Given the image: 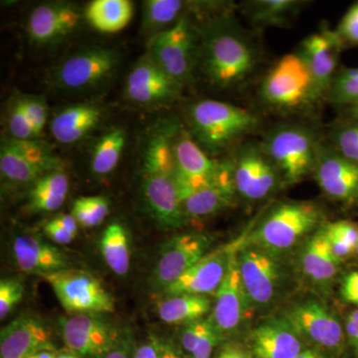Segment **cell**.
Returning <instances> with one entry per match:
<instances>
[{
	"label": "cell",
	"mask_w": 358,
	"mask_h": 358,
	"mask_svg": "<svg viewBox=\"0 0 358 358\" xmlns=\"http://www.w3.org/2000/svg\"><path fill=\"white\" fill-rule=\"evenodd\" d=\"M203 28L199 52L209 81L219 88L246 81L256 69L259 52L232 13L212 18Z\"/></svg>",
	"instance_id": "6da1fadb"
},
{
	"label": "cell",
	"mask_w": 358,
	"mask_h": 358,
	"mask_svg": "<svg viewBox=\"0 0 358 358\" xmlns=\"http://www.w3.org/2000/svg\"><path fill=\"white\" fill-rule=\"evenodd\" d=\"M176 127L157 134L148 143L143 157V192L148 210L167 229L187 223L176 180L173 136Z\"/></svg>",
	"instance_id": "7a4b0ae2"
},
{
	"label": "cell",
	"mask_w": 358,
	"mask_h": 358,
	"mask_svg": "<svg viewBox=\"0 0 358 358\" xmlns=\"http://www.w3.org/2000/svg\"><path fill=\"white\" fill-rule=\"evenodd\" d=\"M324 213L317 202L282 201L275 204L252 226L247 242L282 254L305 242L324 224Z\"/></svg>",
	"instance_id": "3957f363"
},
{
	"label": "cell",
	"mask_w": 358,
	"mask_h": 358,
	"mask_svg": "<svg viewBox=\"0 0 358 358\" xmlns=\"http://www.w3.org/2000/svg\"><path fill=\"white\" fill-rule=\"evenodd\" d=\"M247 234L236 252L238 268L255 312H268L286 294L288 267L281 254L249 243Z\"/></svg>",
	"instance_id": "277c9868"
},
{
	"label": "cell",
	"mask_w": 358,
	"mask_h": 358,
	"mask_svg": "<svg viewBox=\"0 0 358 358\" xmlns=\"http://www.w3.org/2000/svg\"><path fill=\"white\" fill-rule=\"evenodd\" d=\"M320 143L307 126L282 124L271 129L260 143L277 167L284 186H291L313 173Z\"/></svg>",
	"instance_id": "5b68a950"
},
{
	"label": "cell",
	"mask_w": 358,
	"mask_h": 358,
	"mask_svg": "<svg viewBox=\"0 0 358 358\" xmlns=\"http://www.w3.org/2000/svg\"><path fill=\"white\" fill-rule=\"evenodd\" d=\"M192 136L200 147L219 152L258 127L259 119L250 110L219 102L203 100L190 108Z\"/></svg>",
	"instance_id": "8992f818"
},
{
	"label": "cell",
	"mask_w": 358,
	"mask_h": 358,
	"mask_svg": "<svg viewBox=\"0 0 358 358\" xmlns=\"http://www.w3.org/2000/svg\"><path fill=\"white\" fill-rule=\"evenodd\" d=\"M308 348L343 358L348 346L343 322L324 301L313 296L289 303L282 313Z\"/></svg>",
	"instance_id": "52a82bcc"
},
{
	"label": "cell",
	"mask_w": 358,
	"mask_h": 358,
	"mask_svg": "<svg viewBox=\"0 0 358 358\" xmlns=\"http://www.w3.org/2000/svg\"><path fill=\"white\" fill-rule=\"evenodd\" d=\"M260 94L267 105L284 110L301 109L319 100L312 75L296 52L286 54L273 66Z\"/></svg>",
	"instance_id": "ba28073f"
},
{
	"label": "cell",
	"mask_w": 358,
	"mask_h": 358,
	"mask_svg": "<svg viewBox=\"0 0 358 358\" xmlns=\"http://www.w3.org/2000/svg\"><path fill=\"white\" fill-rule=\"evenodd\" d=\"M42 278L50 285L59 303L71 315L115 312L112 294L91 273L69 268L42 275Z\"/></svg>",
	"instance_id": "9c48e42d"
},
{
	"label": "cell",
	"mask_w": 358,
	"mask_h": 358,
	"mask_svg": "<svg viewBox=\"0 0 358 358\" xmlns=\"http://www.w3.org/2000/svg\"><path fill=\"white\" fill-rule=\"evenodd\" d=\"M199 33L189 15L173 27L152 36L148 52L176 83L182 86L192 78L199 46Z\"/></svg>",
	"instance_id": "30bf717a"
},
{
	"label": "cell",
	"mask_w": 358,
	"mask_h": 358,
	"mask_svg": "<svg viewBox=\"0 0 358 358\" xmlns=\"http://www.w3.org/2000/svg\"><path fill=\"white\" fill-rule=\"evenodd\" d=\"M236 252L231 257L229 268L216 292L210 315L223 341L236 339L245 331L248 333L249 324L255 312L240 275Z\"/></svg>",
	"instance_id": "8fae6325"
},
{
	"label": "cell",
	"mask_w": 358,
	"mask_h": 358,
	"mask_svg": "<svg viewBox=\"0 0 358 358\" xmlns=\"http://www.w3.org/2000/svg\"><path fill=\"white\" fill-rule=\"evenodd\" d=\"M232 164L237 195L247 201H262L284 187L277 167L261 143H244Z\"/></svg>",
	"instance_id": "7c38bea8"
},
{
	"label": "cell",
	"mask_w": 358,
	"mask_h": 358,
	"mask_svg": "<svg viewBox=\"0 0 358 358\" xmlns=\"http://www.w3.org/2000/svg\"><path fill=\"white\" fill-rule=\"evenodd\" d=\"M62 169L60 159L41 141L34 140L2 141L0 171L2 176L17 185H33L52 171Z\"/></svg>",
	"instance_id": "4fadbf2b"
},
{
	"label": "cell",
	"mask_w": 358,
	"mask_h": 358,
	"mask_svg": "<svg viewBox=\"0 0 358 358\" xmlns=\"http://www.w3.org/2000/svg\"><path fill=\"white\" fill-rule=\"evenodd\" d=\"M173 152L176 185L182 202L213 182L228 164L211 159L189 131L178 127L174 131Z\"/></svg>",
	"instance_id": "5bb4252c"
},
{
	"label": "cell",
	"mask_w": 358,
	"mask_h": 358,
	"mask_svg": "<svg viewBox=\"0 0 358 358\" xmlns=\"http://www.w3.org/2000/svg\"><path fill=\"white\" fill-rule=\"evenodd\" d=\"M61 336L68 350L82 358H102L122 336L110 322L93 313H79L60 320Z\"/></svg>",
	"instance_id": "9a60e30c"
},
{
	"label": "cell",
	"mask_w": 358,
	"mask_h": 358,
	"mask_svg": "<svg viewBox=\"0 0 358 358\" xmlns=\"http://www.w3.org/2000/svg\"><path fill=\"white\" fill-rule=\"evenodd\" d=\"M212 242L211 235L200 232L183 233L169 240L160 251L152 273V287L164 291L209 253Z\"/></svg>",
	"instance_id": "2e32d148"
},
{
	"label": "cell",
	"mask_w": 358,
	"mask_h": 358,
	"mask_svg": "<svg viewBox=\"0 0 358 358\" xmlns=\"http://www.w3.org/2000/svg\"><path fill=\"white\" fill-rule=\"evenodd\" d=\"M119 64L117 52L103 47H93L77 52L66 59L56 70L54 78L61 88H92L112 77Z\"/></svg>",
	"instance_id": "e0dca14e"
},
{
	"label": "cell",
	"mask_w": 358,
	"mask_h": 358,
	"mask_svg": "<svg viewBox=\"0 0 358 358\" xmlns=\"http://www.w3.org/2000/svg\"><path fill=\"white\" fill-rule=\"evenodd\" d=\"M345 48L336 30L324 23L317 32L308 35L299 45L301 56L312 75L317 98L326 96L338 71V61Z\"/></svg>",
	"instance_id": "ac0fdd59"
},
{
	"label": "cell",
	"mask_w": 358,
	"mask_h": 358,
	"mask_svg": "<svg viewBox=\"0 0 358 358\" xmlns=\"http://www.w3.org/2000/svg\"><path fill=\"white\" fill-rule=\"evenodd\" d=\"M245 235L232 243L207 253L176 281L160 292L164 298L185 294L204 296L216 294L229 268L231 257L243 242Z\"/></svg>",
	"instance_id": "d6986e66"
},
{
	"label": "cell",
	"mask_w": 358,
	"mask_h": 358,
	"mask_svg": "<svg viewBox=\"0 0 358 358\" xmlns=\"http://www.w3.org/2000/svg\"><path fill=\"white\" fill-rule=\"evenodd\" d=\"M313 174L329 199L358 205V164L339 154L331 143H320Z\"/></svg>",
	"instance_id": "ffe728a7"
},
{
	"label": "cell",
	"mask_w": 358,
	"mask_h": 358,
	"mask_svg": "<svg viewBox=\"0 0 358 358\" xmlns=\"http://www.w3.org/2000/svg\"><path fill=\"white\" fill-rule=\"evenodd\" d=\"M244 341L254 358H296L308 348L282 315L250 329Z\"/></svg>",
	"instance_id": "44dd1931"
},
{
	"label": "cell",
	"mask_w": 358,
	"mask_h": 358,
	"mask_svg": "<svg viewBox=\"0 0 358 358\" xmlns=\"http://www.w3.org/2000/svg\"><path fill=\"white\" fill-rule=\"evenodd\" d=\"M180 87L148 53L129 73L126 94L131 102L159 105L176 98Z\"/></svg>",
	"instance_id": "7402d4cb"
},
{
	"label": "cell",
	"mask_w": 358,
	"mask_h": 358,
	"mask_svg": "<svg viewBox=\"0 0 358 358\" xmlns=\"http://www.w3.org/2000/svg\"><path fill=\"white\" fill-rule=\"evenodd\" d=\"M43 350H55L50 331L36 315L24 313L0 333V358H26Z\"/></svg>",
	"instance_id": "603a6c76"
},
{
	"label": "cell",
	"mask_w": 358,
	"mask_h": 358,
	"mask_svg": "<svg viewBox=\"0 0 358 358\" xmlns=\"http://www.w3.org/2000/svg\"><path fill=\"white\" fill-rule=\"evenodd\" d=\"M80 13L65 2H50L35 7L28 20V34L37 44H49L70 35L78 27Z\"/></svg>",
	"instance_id": "cb8c5ba5"
},
{
	"label": "cell",
	"mask_w": 358,
	"mask_h": 358,
	"mask_svg": "<svg viewBox=\"0 0 358 358\" xmlns=\"http://www.w3.org/2000/svg\"><path fill=\"white\" fill-rule=\"evenodd\" d=\"M299 268L308 284L327 291L338 275L341 261L334 255L322 227L303 242Z\"/></svg>",
	"instance_id": "d4e9b609"
},
{
	"label": "cell",
	"mask_w": 358,
	"mask_h": 358,
	"mask_svg": "<svg viewBox=\"0 0 358 358\" xmlns=\"http://www.w3.org/2000/svg\"><path fill=\"white\" fill-rule=\"evenodd\" d=\"M16 265L28 274L44 275L69 268V259L54 245L36 235L23 234L14 239Z\"/></svg>",
	"instance_id": "484cf974"
},
{
	"label": "cell",
	"mask_w": 358,
	"mask_h": 358,
	"mask_svg": "<svg viewBox=\"0 0 358 358\" xmlns=\"http://www.w3.org/2000/svg\"><path fill=\"white\" fill-rule=\"evenodd\" d=\"M236 196L233 164L228 162L213 182L183 200V210L187 220L210 217L234 203Z\"/></svg>",
	"instance_id": "4316f807"
},
{
	"label": "cell",
	"mask_w": 358,
	"mask_h": 358,
	"mask_svg": "<svg viewBox=\"0 0 358 358\" xmlns=\"http://www.w3.org/2000/svg\"><path fill=\"white\" fill-rule=\"evenodd\" d=\"M221 2L181 1V0H148L143 2V28L157 35L173 27L190 13H218Z\"/></svg>",
	"instance_id": "83f0119b"
},
{
	"label": "cell",
	"mask_w": 358,
	"mask_h": 358,
	"mask_svg": "<svg viewBox=\"0 0 358 358\" xmlns=\"http://www.w3.org/2000/svg\"><path fill=\"white\" fill-rule=\"evenodd\" d=\"M100 108L93 103H78L58 113L51 122V134L58 143L71 145L81 141L98 126Z\"/></svg>",
	"instance_id": "f1b7e54d"
},
{
	"label": "cell",
	"mask_w": 358,
	"mask_h": 358,
	"mask_svg": "<svg viewBox=\"0 0 358 358\" xmlns=\"http://www.w3.org/2000/svg\"><path fill=\"white\" fill-rule=\"evenodd\" d=\"M301 0H250L241 4L242 13L257 27H282L307 6Z\"/></svg>",
	"instance_id": "f546056e"
},
{
	"label": "cell",
	"mask_w": 358,
	"mask_h": 358,
	"mask_svg": "<svg viewBox=\"0 0 358 358\" xmlns=\"http://www.w3.org/2000/svg\"><path fill=\"white\" fill-rule=\"evenodd\" d=\"M210 298L204 294L166 296L157 303V315L169 324H185L204 319L211 312Z\"/></svg>",
	"instance_id": "4dcf8cb0"
},
{
	"label": "cell",
	"mask_w": 358,
	"mask_h": 358,
	"mask_svg": "<svg viewBox=\"0 0 358 358\" xmlns=\"http://www.w3.org/2000/svg\"><path fill=\"white\" fill-rule=\"evenodd\" d=\"M223 343L210 317L185 324L179 334V346L188 358H213Z\"/></svg>",
	"instance_id": "1f68e13d"
},
{
	"label": "cell",
	"mask_w": 358,
	"mask_h": 358,
	"mask_svg": "<svg viewBox=\"0 0 358 358\" xmlns=\"http://www.w3.org/2000/svg\"><path fill=\"white\" fill-rule=\"evenodd\" d=\"M69 192V179L62 169L52 171L33 183L28 193V208L34 212L58 210Z\"/></svg>",
	"instance_id": "d6a6232c"
},
{
	"label": "cell",
	"mask_w": 358,
	"mask_h": 358,
	"mask_svg": "<svg viewBox=\"0 0 358 358\" xmlns=\"http://www.w3.org/2000/svg\"><path fill=\"white\" fill-rule=\"evenodd\" d=\"M134 15V6L128 0H95L87 7L86 20L98 31H121Z\"/></svg>",
	"instance_id": "836d02e7"
},
{
	"label": "cell",
	"mask_w": 358,
	"mask_h": 358,
	"mask_svg": "<svg viewBox=\"0 0 358 358\" xmlns=\"http://www.w3.org/2000/svg\"><path fill=\"white\" fill-rule=\"evenodd\" d=\"M101 253L108 267L115 274L126 275L131 267L129 235L122 224L114 222L103 231L100 242Z\"/></svg>",
	"instance_id": "e575fe53"
},
{
	"label": "cell",
	"mask_w": 358,
	"mask_h": 358,
	"mask_svg": "<svg viewBox=\"0 0 358 358\" xmlns=\"http://www.w3.org/2000/svg\"><path fill=\"white\" fill-rule=\"evenodd\" d=\"M126 145V134L121 129H113L105 134L92 157V171L96 176H107L112 173L119 164L122 150Z\"/></svg>",
	"instance_id": "d590c367"
},
{
	"label": "cell",
	"mask_w": 358,
	"mask_h": 358,
	"mask_svg": "<svg viewBox=\"0 0 358 358\" xmlns=\"http://www.w3.org/2000/svg\"><path fill=\"white\" fill-rule=\"evenodd\" d=\"M334 255L341 262L355 253L358 243V226L348 220L326 222L322 226Z\"/></svg>",
	"instance_id": "8d00e7d4"
},
{
	"label": "cell",
	"mask_w": 358,
	"mask_h": 358,
	"mask_svg": "<svg viewBox=\"0 0 358 358\" xmlns=\"http://www.w3.org/2000/svg\"><path fill=\"white\" fill-rule=\"evenodd\" d=\"M326 98L334 105L348 108L358 103V67L338 69Z\"/></svg>",
	"instance_id": "74e56055"
},
{
	"label": "cell",
	"mask_w": 358,
	"mask_h": 358,
	"mask_svg": "<svg viewBox=\"0 0 358 358\" xmlns=\"http://www.w3.org/2000/svg\"><path fill=\"white\" fill-rule=\"evenodd\" d=\"M110 213L109 201L102 196H84L75 200L72 215L82 227L101 225Z\"/></svg>",
	"instance_id": "f35d334b"
},
{
	"label": "cell",
	"mask_w": 358,
	"mask_h": 358,
	"mask_svg": "<svg viewBox=\"0 0 358 358\" xmlns=\"http://www.w3.org/2000/svg\"><path fill=\"white\" fill-rule=\"evenodd\" d=\"M329 141L339 154L358 164V120L334 127L329 131Z\"/></svg>",
	"instance_id": "ab89813d"
},
{
	"label": "cell",
	"mask_w": 358,
	"mask_h": 358,
	"mask_svg": "<svg viewBox=\"0 0 358 358\" xmlns=\"http://www.w3.org/2000/svg\"><path fill=\"white\" fill-rule=\"evenodd\" d=\"M25 288L22 281L6 278L0 282V319L4 320L22 301Z\"/></svg>",
	"instance_id": "60d3db41"
},
{
	"label": "cell",
	"mask_w": 358,
	"mask_h": 358,
	"mask_svg": "<svg viewBox=\"0 0 358 358\" xmlns=\"http://www.w3.org/2000/svg\"><path fill=\"white\" fill-rule=\"evenodd\" d=\"M8 129L13 138L15 140H34L36 138L31 122L28 120L20 99L14 103L8 115Z\"/></svg>",
	"instance_id": "b9f144b4"
},
{
	"label": "cell",
	"mask_w": 358,
	"mask_h": 358,
	"mask_svg": "<svg viewBox=\"0 0 358 358\" xmlns=\"http://www.w3.org/2000/svg\"><path fill=\"white\" fill-rule=\"evenodd\" d=\"M339 38L345 47H358V1L346 10L336 27Z\"/></svg>",
	"instance_id": "7bdbcfd3"
},
{
	"label": "cell",
	"mask_w": 358,
	"mask_h": 358,
	"mask_svg": "<svg viewBox=\"0 0 358 358\" xmlns=\"http://www.w3.org/2000/svg\"><path fill=\"white\" fill-rule=\"evenodd\" d=\"M20 102L28 120L31 122L35 134L38 136L46 124L47 115H48L44 100L38 96H20Z\"/></svg>",
	"instance_id": "ee69618b"
},
{
	"label": "cell",
	"mask_w": 358,
	"mask_h": 358,
	"mask_svg": "<svg viewBox=\"0 0 358 358\" xmlns=\"http://www.w3.org/2000/svg\"><path fill=\"white\" fill-rule=\"evenodd\" d=\"M213 358H254L245 341L228 339L216 348Z\"/></svg>",
	"instance_id": "f6af8a7d"
},
{
	"label": "cell",
	"mask_w": 358,
	"mask_h": 358,
	"mask_svg": "<svg viewBox=\"0 0 358 358\" xmlns=\"http://www.w3.org/2000/svg\"><path fill=\"white\" fill-rule=\"evenodd\" d=\"M346 346L353 358H358V308L346 315L345 322Z\"/></svg>",
	"instance_id": "bcb514c9"
},
{
	"label": "cell",
	"mask_w": 358,
	"mask_h": 358,
	"mask_svg": "<svg viewBox=\"0 0 358 358\" xmlns=\"http://www.w3.org/2000/svg\"><path fill=\"white\" fill-rule=\"evenodd\" d=\"M43 230L45 235L56 244H70L77 237V235L73 234L56 218L45 224Z\"/></svg>",
	"instance_id": "7dc6e473"
},
{
	"label": "cell",
	"mask_w": 358,
	"mask_h": 358,
	"mask_svg": "<svg viewBox=\"0 0 358 358\" xmlns=\"http://www.w3.org/2000/svg\"><path fill=\"white\" fill-rule=\"evenodd\" d=\"M341 294L343 301L358 308V271H352L343 277Z\"/></svg>",
	"instance_id": "c3c4849f"
},
{
	"label": "cell",
	"mask_w": 358,
	"mask_h": 358,
	"mask_svg": "<svg viewBox=\"0 0 358 358\" xmlns=\"http://www.w3.org/2000/svg\"><path fill=\"white\" fill-rule=\"evenodd\" d=\"M164 339L157 336H150L147 343L134 350L133 358H160Z\"/></svg>",
	"instance_id": "681fc988"
},
{
	"label": "cell",
	"mask_w": 358,
	"mask_h": 358,
	"mask_svg": "<svg viewBox=\"0 0 358 358\" xmlns=\"http://www.w3.org/2000/svg\"><path fill=\"white\" fill-rule=\"evenodd\" d=\"M133 345L131 339L122 336L119 345L102 358H133Z\"/></svg>",
	"instance_id": "f907efd6"
},
{
	"label": "cell",
	"mask_w": 358,
	"mask_h": 358,
	"mask_svg": "<svg viewBox=\"0 0 358 358\" xmlns=\"http://www.w3.org/2000/svg\"><path fill=\"white\" fill-rule=\"evenodd\" d=\"M160 358H188L180 346L173 341H164Z\"/></svg>",
	"instance_id": "816d5d0a"
},
{
	"label": "cell",
	"mask_w": 358,
	"mask_h": 358,
	"mask_svg": "<svg viewBox=\"0 0 358 358\" xmlns=\"http://www.w3.org/2000/svg\"><path fill=\"white\" fill-rule=\"evenodd\" d=\"M296 358H331L329 357V355H326V353L320 352L319 350H315V348H308L303 350V352L301 353Z\"/></svg>",
	"instance_id": "f5cc1de1"
},
{
	"label": "cell",
	"mask_w": 358,
	"mask_h": 358,
	"mask_svg": "<svg viewBox=\"0 0 358 358\" xmlns=\"http://www.w3.org/2000/svg\"><path fill=\"white\" fill-rule=\"evenodd\" d=\"M57 353L55 350H43V352L34 353V355L26 358H56L57 357Z\"/></svg>",
	"instance_id": "db71d44e"
},
{
	"label": "cell",
	"mask_w": 358,
	"mask_h": 358,
	"mask_svg": "<svg viewBox=\"0 0 358 358\" xmlns=\"http://www.w3.org/2000/svg\"><path fill=\"white\" fill-rule=\"evenodd\" d=\"M348 117L350 120H358V103L348 107Z\"/></svg>",
	"instance_id": "11a10c76"
},
{
	"label": "cell",
	"mask_w": 358,
	"mask_h": 358,
	"mask_svg": "<svg viewBox=\"0 0 358 358\" xmlns=\"http://www.w3.org/2000/svg\"><path fill=\"white\" fill-rule=\"evenodd\" d=\"M56 358H82V357H79V355H75V353H73L72 352H70V350H67V352H58L57 357H56Z\"/></svg>",
	"instance_id": "9f6ffc18"
},
{
	"label": "cell",
	"mask_w": 358,
	"mask_h": 358,
	"mask_svg": "<svg viewBox=\"0 0 358 358\" xmlns=\"http://www.w3.org/2000/svg\"><path fill=\"white\" fill-rule=\"evenodd\" d=\"M355 253H357L358 255V243L357 245V248H355Z\"/></svg>",
	"instance_id": "6f0895ef"
}]
</instances>
